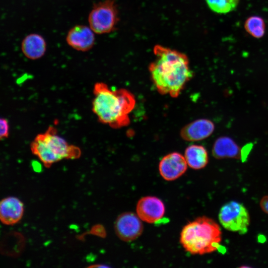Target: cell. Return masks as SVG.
<instances>
[{
  "label": "cell",
  "mask_w": 268,
  "mask_h": 268,
  "mask_svg": "<svg viewBox=\"0 0 268 268\" xmlns=\"http://www.w3.org/2000/svg\"><path fill=\"white\" fill-rule=\"evenodd\" d=\"M153 52L156 59L149 70L154 85L160 94L177 97L193 75L187 56L158 45Z\"/></svg>",
  "instance_id": "obj_1"
},
{
  "label": "cell",
  "mask_w": 268,
  "mask_h": 268,
  "mask_svg": "<svg viewBox=\"0 0 268 268\" xmlns=\"http://www.w3.org/2000/svg\"><path fill=\"white\" fill-rule=\"evenodd\" d=\"M93 93L92 110L100 122L115 129L129 124V114L135 104L132 93L125 89H111L102 82L94 85Z\"/></svg>",
  "instance_id": "obj_2"
},
{
  "label": "cell",
  "mask_w": 268,
  "mask_h": 268,
  "mask_svg": "<svg viewBox=\"0 0 268 268\" xmlns=\"http://www.w3.org/2000/svg\"><path fill=\"white\" fill-rule=\"evenodd\" d=\"M221 230L219 225L206 216L197 218L187 223L180 233V243L192 255L212 253L220 247Z\"/></svg>",
  "instance_id": "obj_3"
},
{
  "label": "cell",
  "mask_w": 268,
  "mask_h": 268,
  "mask_svg": "<svg viewBox=\"0 0 268 268\" xmlns=\"http://www.w3.org/2000/svg\"><path fill=\"white\" fill-rule=\"evenodd\" d=\"M30 148L47 167L63 159L77 158L81 155L80 149L68 144L53 127L38 134L31 143Z\"/></svg>",
  "instance_id": "obj_4"
},
{
  "label": "cell",
  "mask_w": 268,
  "mask_h": 268,
  "mask_svg": "<svg viewBox=\"0 0 268 268\" xmlns=\"http://www.w3.org/2000/svg\"><path fill=\"white\" fill-rule=\"evenodd\" d=\"M88 20L95 33L103 34L113 31L119 21L116 0H104L94 3Z\"/></svg>",
  "instance_id": "obj_5"
},
{
  "label": "cell",
  "mask_w": 268,
  "mask_h": 268,
  "mask_svg": "<svg viewBox=\"0 0 268 268\" xmlns=\"http://www.w3.org/2000/svg\"><path fill=\"white\" fill-rule=\"evenodd\" d=\"M218 219L225 229L241 234L247 232L250 222V215L247 208L243 204L236 201L228 202L221 207Z\"/></svg>",
  "instance_id": "obj_6"
},
{
  "label": "cell",
  "mask_w": 268,
  "mask_h": 268,
  "mask_svg": "<svg viewBox=\"0 0 268 268\" xmlns=\"http://www.w3.org/2000/svg\"><path fill=\"white\" fill-rule=\"evenodd\" d=\"M141 219L131 212L121 214L117 218L115 229L117 236L125 242L133 241L142 233L143 226Z\"/></svg>",
  "instance_id": "obj_7"
},
{
  "label": "cell",
  "mask_w": 268,
  "mask_h": 268,
  "mask_svg": "<svg viewBox=\"0 0 268 268\" xmlns=\"http://www.w3.org/2000/svg\"><path fill=\"white\" fill-rule=\"evenodd\" d=\"M136 213L139 218L148 223H154L164 216L165 207L162 201L154 196L141 198L137 202Z\"/></svg>",
  "instance_id": "obj_8"
},
{
  "label": "cell",
  "mask_w": 268,
  "mask_h": 268,
  "mask_svg": "<svg viewBox=\"0 0 268 268\" xmlns=\"http://www.w3.org/2000/svg\"><path fill=\"white\" fill-rule=\"evenodd\" d=\"M187 165L184 156L178 152H172L162 158L159 164V171L164 180L174 181L186 172Z\"/></svg>",
  "instance_id": "obj_9"
},
{
  "label": "cell",
  "mask_w": 268,
  "mask_h": 268,
  "mask_svg": "<svg viewBox=\"0 0 268 268\" xmlns=\"http://www.w3.org/2000/svg\"><path fill=\"white\" fill-rule=\"evenodd\" d=\"M90 27L84 25H77L68 32L66 41L73 49L86 52L90 50L95 43V35Z\"/></svg>",
  "instance_id": "obj_10"
},
{
  "label": "cell",
  "mask_w": 268,
  "mask_h": 268,
  "mask_svg": "<svg viewBox=\"0 0 268 268\" xmlns=\"http://www.w3.org/2000/svg\"><path fill=\"white\" fill-rule=\"evenodd\" d=\"M214 130V124L206 119H200L193 121L184 126L181 130L180 135L185 140L196 141L209 136Z\"/></svg>",
  "instance_id": "obj_11"
},
{
  "label": "cell",
  "mask_w": 268,
  "mask_h": 268,
  "mask_svg": "<svg viewBox=\"0 0 268 268\" xmlns=\"http://www.w3.org/2000/svg\"><path fill=\"white\" fill-rule=\"evenodd\" d=\"M23 203L17 198L8 197L0 201V220L6 225H13L22 218Z\"/></svg>",
  "instance_id": "obj_12"
},
{
  "label": "cell",
  "mask_w": 268,
  "mask_h": 268,
  "mask_svg": "<svg viewBox=\"0 0 268 268\" xmlns=\"http://www.w3.org/2000/svg\"><path fill=\"white\" fill-rule=\"evenodd\" d=\"M21 48L26 58L34 60L42 58L45 55L47 44L42 35L31 33L26 36L22 40Z\"/></svg>",
  "instance_id": "obj_13"
},
{
  "label": "cell",
  "mask_w": 268,
  "mask_h": 268,
  "mask_svg": "<svg viewBox=\"0 0 268 268\" xmlns=\"http://www.w3.org/2000/svg\"><path fill=\"white\" fill-rule=\"evenodd\" d=\"M212 153L217 159L241 158V149L230 137L222 136L214 142Z\"/></svg>",
  "instance_id": "obj_14"
},
{
  "label": "cell",
  "mask_w": 268,
  "mask_h": 268,
  "mask_svg": "<svg viewBox=\"0 0 268 268\" xmlns=\"http://www.w3.org/2000/svg\"><path fill=\"white\" fill-rule=\"evenodd\" d=\"M184 157L189 166L196 170L206 166L208 162V156L206 149L200 145H191L185 150Z\"/></svg>",
  "instance_id": "obj_15"
},
{
  "label": "cell",
  "mask_w": 268,
  "mask_h": 268,
  "mask_svg": "<svg viewBox=\"0 0 268 268\" xmlns=\"http://www.w3.org/2000/svg\"><path fill=\"white\" fill-rule=\"evenodd\" d=\"M244 28L247 32L253 37L262 38L265 33L264 20L258 16L249 17L245 21Z\"/></svg>",
  "instance_id": "obj_16"
},
{
  "label": "cell",
  "mask_w": 268,
  "mask_h": 268,
  "mask_svg": "<svg viewBox=\"0 0 268 268\" xmlns=\"http://www.w3.org/2000/svg\"><path fill=\"white\" fill-rule=\"evenodd\" d=\"M240 0H205L209 7L214 12L225 14L236 9Z\"/></svg>",
  "instance_id": "obj_17"
},
{
  "label": "cell",
  "mask_w": 268,
  "mask_h": 268,
  "mask_svg": "<svg viewBox=\"0 0 268 268\" xmlns=\"http://www.w3.org/2000/svg\"><path fill=\"white\" fill-rule=\"evenodd\" d=\"M9 134V125L7 119L0 118V140L7 138Z\"/></svg>",
  "instance_id": "obj_18"
},
{
  "label": "cell",
  "mask_w": 268,
  "mask_h": 268,
  "mask_svg": "<svg viewBox=\"0 0 268 268\" xmlns=\"http://www.w3.org/2000/svg\"><path fill=\"white\" fill-rule=\"evenodd\" d=\"M260 205L263 211L268 214V196H264L261 199Z\"/></svg>",
  "instance_id": "obj_19"
},
{
  "label": "cell",
  "mask_w": 268,
  "mask_h": 268,
  "mask_svg": "<svg viewBox=\"0 0 268 268\" xmlns=\"http://www.w3.org/2000/svg\"><path fill=\"white\" fill-rule=\"evenodd\" d=\"M252 144H247L241 149V158L244 160L252 148Z\"/></svg>",
  "instance_id": "obj_20"
}]
</instances>
